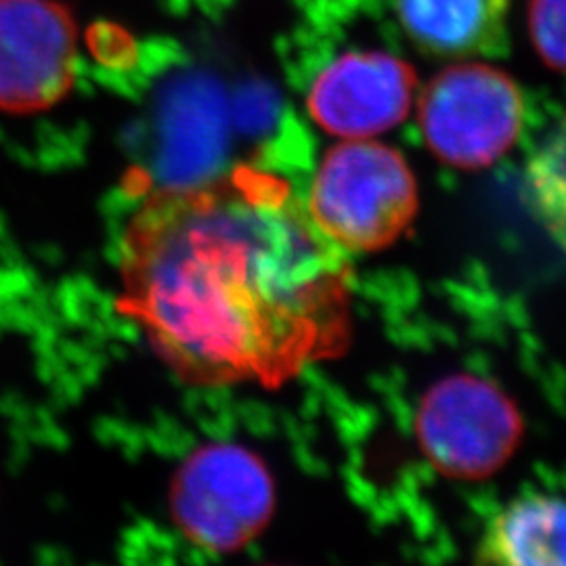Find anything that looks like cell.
<instances>
[{"mask_svg":"<svg viewBox=\"0 0 566 566\" xmlns=\"http://www.w3.org/2000/svg\"><path fill=\"white\" fill-rule=\"evenodd\" d=\"M344 298L343 252L256 166L160 187L122 229L116 308L185 385L290 380L343 338Z\"/></svg>","mask_w":566,"mask_h":566,"instance_id":"cell-1","label":"cell"},{"mask_svg":"<svg viewBox=\"0 0 566 566\" xmlns=\"http://www.w3.org/2000/svg\"><path fill=\"white\" fill-rule=\"evenodd\" d=\"M306 212L340 252H374L395 242L418 212V182L397 149L350 139L317 166Z\"/></svg>","mask_w":566,"mask_h":566,"instance_id":"cell-2","label":"cell"},{"mask_svg":"<svg viewBox=\"0 0 566 566\" xmlns=\"http://www.w3.org/2000/svg\"><path fill=\"white\" fill-rule=\"evenodd\" d=\"M275 486L263 460L231 443L200 447L179 465L170 512L191 546L227 554L248 546L269 525Z\"/></svg>","mask_w":566,"mask_h":566,"instance_id":"cell-3","label":"cell"},{"mask_svg":"<svg viewBox=\"0 0 566 566\" xmlns=\"http://www.w3.org/2000/svg\"><path fill=\"white\" fill-rule=\"evenodd\" d=\"M525 124L523 93L502 70L451 65L426 86L420 128L441 163L474 170L497 163Z\"/></svg>","mask_w":566,"mask_h":566,"instance_id":"cell-4","label":"cell"},{"mask_svg":"<svg viewBox=\"0 0 566 566\" xmlns=\"http://www.w3.org/2000/svg\"><path fill=\"white\" fill-rule=\"evenodd\" d=\"M416 432L426 458L441 472L476 481L506 464L521 443L523 420L497 386L451 376L426 392Z\"/></svg>","mask_w":566,"mask_h":566,"instance_id":"cell-5","label":"cell"},{"mask_svg":"<svg viewBox=\"0 0 566 566\" xmlns=\"http://www.w3.org/2000/svg\"><path fill=\"white\" fill-rule=\"evenodd\" d=\"M76 23L55 0H0V112L49 109L76 81Z\"/></svg>","mask_w":566,"mask_h":566,"instance_id":"cell-6","label":"cell"},{"mask_svg":"<svg viewBox=\"0 0 566 566\" xmlns=\"http://www.w3.org/2000/svg\"><path fill=\"white\" fill-rule=\"evenodd\" d=\"M413 70L386 53H346L325 65L308 91V112L325 133L369 139L403 122L413 95Z\"/></svg>","mask_w":566,"mask_h":566,"instance_id":"cell-7","label":"cell"},{"mask_svg":"<svg viewBox=\"0 0 566 566\" xmlns=\"http://www.w3.org/2000/svg\"><path fill=\"white\" fill-rule=\"evenodd\" d=\"M420 49L441 57L495 55L506 46L507 0H397Z\"/></svg>","mask_w":566,"mask_h":566,"instance_id":"cell-8","label":"cell"},{"mask_svg":"<svg viewBox=\"0 0 566 566\" xmlns=\"http://www.w3.org/2000/svg\"><path fill=\"white\" fill-rule=\"evenodd\" d=\"M476 549L483 565L566 566V500H512L491 516Z\"/></svg>","mask_w":566,"mask_h":566,"instance_id":"cell-9","label":"cell"},{"mask_svg":"<svg viewBox=\"0 0 566 566\" xmlns=\"http://www.w3.org/2000/svg\"><path fill=\"white\" fill-rule=\"evenodd\" d=\"M523 185L531 214L566 254V116L526 164Z\"/></svg>","mask_w":566,"mask_h":566,"instance_id":"cell-10","label":"cell"},{"mask_svg":"<svg viewBox=\"0 0 566 566\" xmlns=\"http://www.w3.org/2000/svg\"><path fill=\"white\" fill-rule=\"evenodd\" d=\"M528 23L539 55L566 72V0H531Z\"/></svg>","mask_w":566,"mask_h":566,"instance_id":"cell-11","label":"cell"}]
</instances>
